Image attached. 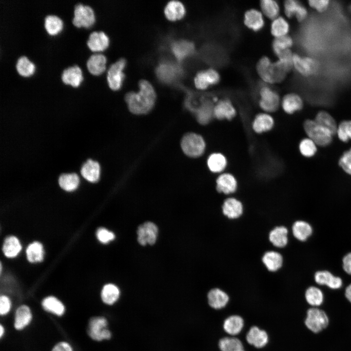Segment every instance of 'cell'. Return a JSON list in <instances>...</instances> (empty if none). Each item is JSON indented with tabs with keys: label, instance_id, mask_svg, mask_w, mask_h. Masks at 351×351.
Wrapping results in <instances>:
<instances>
[{
	"label": "cell",
	"instance_id": "obj_1",
	"mask_svg": "<svg viewBox=\"0 0 351 351\" xmlns=\"http://www.w3.org/2000/svg\"><path fill=\"white\" fill-rule=\"evenodd\" d=\"M138 92H131L125 97V100L129 109L136 115L145 114L149 112L154 105L156 94L153 86L146 80L139 82Z\"/></svg>",
	"mask_w": 351,
	"mask_h": 351
},
{
	"label": "cell",
	"instance_id": "obj_2",
	"mask_svg": "<svg viewBox=\"0 0 351 351\" xmlns=\"http://www.w3.org/2000/svg\"><path fill=\"white\" fill-rule=\"evenodd\" d=\"M330 318L327 312L320 307H310L307 311L304 324L308 330L318 334L329 326Z\"/></svg>",
	"mask_w": 351,
	"mask_h": 351
},
{
	"label": "cell",
	"instance_id": "obj_3",
	"mask_svg": "<svg viewBox=\"0 0 351 351\" xmlns=\"http://www.w3.org/2000/svg\"><path fill=\"white\" fill-rule=\"evenodd\" d=\"M247 345L257 350L265 348L269 344L268 332L257 325H252L247 331L238 336Z\"/></svg>",
	"mask_w": 351,
	"mask_h": 351
},
{
	"label": "cell",
	"instance_id": "obj_4",
	"mask_svg": "<svg viewBox=\"0 0 351 351\" xmlns=\"http://www.w3.org/2000/svg\"><path fill=\"white\" fill-rule=\"evenodd\" d=\"M96 22V16L91 6L81 3H77L74 8L72 22L78 28H90Z\"/></svg>",
	"mask_w": 351,
	"mask_h": 351
},
{
	"label": "cell",
	"instance_id": "obj_5",
	"mask_svg": "<svg viewBox=\"0 0 351 351\" xmlns=\"http://www.w3.org/2000/svg\"><path fill=\"white\" fill-rule=\"evenodd\" d=\"M304 130L310 138L315 144L325 146L332 141V135L328 129L318 124L315 120L308 119L304 124Z\"/></svg>",
	"mask_w": 351,
	"mask_h": 351
},
{
	"label": "cell",
	"instance_id": "obj_6",
	"mask_svg": "<svg viewBox=\"0 0 351 351\" xmlns=\"http://www.w3.org/2000/svg\"><path fill=\"white\" fill-rule=\"evenodd\" d=\"M181 146L183 152L192 157L201 156L206 149V143L202 136L193 133L187 134L183 136Z\"/></svg>",
	"mask_w": 351,
	"mask_h": 351
},
{
	"label": "cell",
	"instance_id": "obj_7",
	"mask_svg": "<svg viewBox=\"0 0 351 351\" xmlns=\"http://www.w3.org/2000/svg\"><path fill=\"white\" fill-rule=\"evenodd\" d=\"M125 65V59L120 58L109 67L106 73V81L111 89L117 90L121 87L125 77L123 70Z\"/></svg>",
	"mask_w": 351,
	"mask_h": 351
},
{
	"label": "cell",
	"instance_id": "obj_8",
	"mask_svg": "<svg viewBox=\"0 0 351 351\" xmlns=\"http://www.w3.org/2000/svg\"><path fill=\"white\" fill-rule=\"evenodd\" d=\"M231 300L230 296L225 290L214 287L210 289L206 295V301L208 306L215 311L225 309Z\"/></svg>",
	"mask_w": 351,
	"mask_h": 351
},
{
	"label": "cell",
	"instance_id": "obj_9",
	"mask_svg": "<svg viewBox=\"0 0 351 351\" xmlns=\"http://www.w3.org/2000/svg\"><path fill=\"white\" fill-rule=\"evenodd\" d=\"M107 321L103 317L92 318L89 323L88 333L90 337L96 341L109 339L111 337L110 331L107 329Z\"/></svg>",
	"mask_w": 351,
	"mask_h": 351
},
{
	"label": "cell",
	"instance_id": "obj_10",
	"mask_svg": "<svg viewBox=\"0 0 351 351\" xmlns=\"http://www.w3.org/2000/svg\"><path fill=\"white\" fill-rule=\"evenodd\" d=\"M260 99L259 105L260 108L268 113L276 111L280 104L278 94L268 86H262L259 91Z\"/></svg>",
	"mask_w": 351,
	"mask_h": 351
},
{
	"label": "cell",
	"instance_id": "obj_11",
	"mask_svg": "<svg viewBox=\"0 0 351 351\" xmlns=\"http://www.w3.org/2000/svg\"><path fill=\"white\" fill-rule=\"evenodd\" d=\"M222 327L226 335L238 337L245 330V321L243 317L240 314H231L224 318Z\"/></svg>",
	"mask_w": 351,
	"mask_h": 351
},
{
	"label": "cell",
	"instance_id": "obj_12",
	"mask_svg": "<svg viewBox=\"0 0 351 351\" xmlns=\"http://www.w3.org/2000/svg\"><path fill=\"white\" fill-rule=\"evenodd\" d=\"M109 44V36L101 30L91 32L86 41L87 47L93 53L104 51L108 48Z\"/></svg>",
	"mask_w": 351,
	"mask_h": 351
},
{
	"label": "cell",
	"instance_id": "obj_13",
	"mask_svg": "<svg viewBox=\"0 0 351 351\" xmlns=\"http://www.w3.org/2000/svg\"><path fill=\"white\" fill-rule=\"evenodd\" d=\"M293 65L299 73L305 77L315 74L318 69L315 60L310 57H302L296 54L293 55Z\"/></svg>",
	"mask_w": 351,
	"mask_h": 351
},
{
	"label": "cell",
	"instance_id": "obj_14",
	"mask_svg": "<svg viewBox=\"0 0 351 351\" xmlns=\"http://www.w3.org/2000/svg\"><path fill=\"white\" fill-rule=\"evenodd\" d=\"M159 79L165 83H170L178 78L181 74V69L176 64L164 61L161 62L156 69Z\"/></svg>",
	"mask_w": 351,
	"mask_h": 351
},
{
	"label": "cell",
	"instance_id": "obj_15",
	"mask_svg": "<svg viewBox=\"0 0 351 351\" xmlns=\"http://www.w3.org/2000/svg\"><path fill=\"white\" fill-rule=\"evenodd\" d=\"M107 58L101 53H93L86 62V68L91 75L98 76L103 74L106 69Z\"/></svg>",
	"mask_w": 351,
	"mask_h": 351
},
{
	"label": "cell",
	"instance_id": "obj_16",
	"mask_svg": "<svg viewBox=\"0 0 351 351\" xmlns=\"http://www.w3.org/2000/svg\"><path fill=\"white\" fill-rule=\"evenodd\" d=\"M157 233V226L154 223L146 222L138 227L137 240L143 246L147 243L153 245L156 241Z\"/></svg>",
	"mask_w": 351,
	"mask_h": 351
},
{
	"label": "cell",
	"instance_id": "obj_17",
	"mask_svg": "<svg viewBox=\"0 0 351 351\" xmlns=\"http://www.w3.org/2000/svg\"><path fill=\"white\" fill-rule=\"evenodd\" d=\"M221 209L223 215L229 219H238L242 215L244 212L241 201L233 197L224 200Z\"/></svg>",
	"mask_w": 351,
	"mask_h": 351
},
{
	"label": "cell",
	"instance_id": "obj_18",
	"mask_svg": "<svg viewBox=\"0 0 351 351\" xmlns=\"http://www.w3.org/2000/svg\"><path fill=\"white\" fill-rule=\"evenodd\" d=\"M238 187L235 176L229 173H223L216 179V190L224 195H230L236 192Z\"/></svg>",
	"mask_w": 351,
	"mask_h": 351
},
{
	"label": "cell",
	"instance_id": "obj_19",
	"mask_svg": "<svg viewBox=\"0 0 351 351\" xmlns=\"http://www.w3.org/2000/svg\"><path fill=\"white\" fill-rule=\"evenodd\" d=\"M219 80L218 73L213 69H209L198 72L195 78L194 82L197 89L204 90L217 84Z\"/></svg>",
	"mask_w": 351,
	"mask_h": 351
},
{
	"label": "cell",
	"instance_id": "obj_20",
	"mask_svg": "<svg viewBox=\"0 0 351 351\" xmlns=\"http://www.w3.org/2000/svg\"><path fill=\"white\" fill-rule=\"evenodd\" d=\"M60 78L63 84L73 88L78 87L83 80L82 71L77 65L70 66L64 69Z\"/></svg>",
	"mask_w": 351,
	"mask_h": 351
},
{
	"label": "cell",
	"instance_id": "obj_21",
	"mask_svg": "<svg viewBox=\"0 0 351 351\" xmlns=\"http://www.w3.org/2000/svg\"><path fill=\"white\" fill-rule=\"evenodd\" d=\"M236 114V111L231 101L228 99L219 100L214 105V116L218 120H231Z\"/></svg>",
	"mask_w": 351,
	"mask_h": 351
},
{
	"label": "cell",
	"instance_id": "obj_22",
	"mask_svg": "<svg viewBox=\"0 0 351 351\" xmlns=\"http://www.w3.org/2000/svg\"><path fill=\"white\" fill-rule=\"evenodd\" d=\"M261 261L267 271L274 273L278 271L282 267L283 257L279 252L268 251L262 255Z\"/></svg>",
	"mask_w": 351,
	"mask_h": 351
},
{
	"label": "cell",
	"instance_id": "obj_23",
	"mask_svg": "<svg viewBox=\"0 0 351 351\" xmlns=\"http://www.w3.org/2000/svg\"><path fill=\"white\" fill-rule=\"evenodd\" d=\"M274 125V120L272 116L267 113L257 115L252 124L253 131L257 134H262L272 130Z\"/></svg>",
	"mask_w": 351,
	"mask_h": 351
},
{
	"label": "cell",
	"instance_id": "obj_24",
	"mask_svg": "<svg viewBox=\"0 0 351 351\" xmlns=\"http://www.w3.org/2000/svg\"><path fill=\"white\" fill-rule=\"evenodd\" d=\"M284 10L286 15L288 18L295 16L299 22L304 20L308 16V11L306 7L297 0L285 1Z\"/></svg>",
	"mask_w": 351,
	"mask_h": 351
},
{
	"label": "cell",
	"instance_id": "obj_25",
	"mask_svg": "<svg viewBox=\"0 0 351 351\" xmlns=\"http://www.w3.org/2000/svg\"><path fill=\"white\" fill-rule=\"evenodd\" d=\"M315 282L320 285H326L332 290H337L342 286V280L327 271L317 272L314 275Z\"/></svg>",
	"mask_w": 351,
	"mask_h": 351
},
{
	"label": "cell",
	"instance_id": "obj_26",
	"mask_svg": "<svg viewBox=\"0 0 351 351\" xmlns=\"http://www.w3.org/2000/svg\"><path fill=\"white\" fill-rule=\"evenodd\" d=\"M219 351H247L244 342L238 337L225 335L218 342Z\"/></svg>",
	"mask_w": 351,
	"mask_h": 351
},
{
	"label": "cell",
	"instance_id": "obj_27",
	"mask_svg": "<svg viewBox=\"0 0 351 351\" xmlns=\"http://www.w3.org/2000/svg\"><path fill=\"white\" fill-rule=\"evenodd\" d=\"M288 230L286 227L275 226L269 233V241L276 248H284L288 242Z\"/></svg>",
	"mask_w": 351,
	"mask_h": 351
},
{
	"label": "cell",
	"instance_id": "obj_28",
	"mask_svg": "<svg viewBox=\"0 0 351 351\" xmlns=\"http://www.w3.org/2000/svg\"><path fill=\"white\" fill-rule=\"evenodd\" d=\"M281 105L283 110L286 113L292 114L302 109L303 103L299 95L294 93H290L283 97Z\"/></svg>",
	"mask_w": 351,
	"mask_h": 351
},
{
	"label": "cell",
	"instance_id": "obj_29",
	"mask_svg": "<svg viewBox=\"0 0 351 351\" xmlns=\"http://www.w3.org/2000/svg\"><path fill=\"white\" fill-rule=\"evenodd\" d=\"M227 159L222 153L215 152L208 157L207 164L209 170L214 174L223 172L227 166Z\"/></svg>",
	"mask_w": 351,
	"mask_h": 351
},
{
	"label": "cell",
	"instance_id": "obj_30",
	"mask_svg": "<svg viewBox=\"0 0 351 351\" xmlns=\"http://www.w3.org/2000/svg\"><path fill=\"white\" fill-rule=\"evenodd\" d=\"M244 23L254 31H260L264 26V20L261 13L257 10L251 9L244 15Z\"/></svg>",
	"mask_w": 351,
	"mask_h": 351
},
{
	"label": "cell",
	"instance_id": "obj_31",
	"mask_svg": "<svg viewBox=\"0 0 351 351\" xmlns=\"http://www.w3.org/2000/svg\"><path fill=\"white\" fill-rule=\"evenodd\" d=\"M100 171V166L98 162L88 159L82 166L80 173L88 181L96 182L99 178Z\"/></svg>",
	"mask_w": 351,
	"mask_h": 351
},
{
	"label": "cell",
	"instance_id": "obj_32",
	"mask_svg": "<svg viewBox=\"0 0 351 351\" xmlns=\"http://www.w3.org/2000/svg\"><path fill=\"white\" fill-rule=\"evenodd\" d=\"M214 106L209 101H205L199 107L195 109V116L197 121L202 125L208 124L214 116Z\"/></svg>",
	"mask_w": 351,
	"mask_h": 351
},
{
	"label": "cell",
	"instance_id": "obj_33",
	"mask_svg": "<svg viewBox=\"0 0 351 351\" xmlns=\"http://www.w3.org/2000/svg\"><path fill=\"white\" fill-rule=\"evenodd\" d=\"M304 297L310 307H320L325 300L323 292L315 286H310L305 290Z\"/></svg>",
	"mask_w": 351,
	"mask_h": 351
},
{
	"label": "cell",
	"instance_id": "obj_34",
	"mask_svg": "<svg viewBox=\"0 0 351 351\" xmlns=\"http://www.w3.org/2000/svg\"><path fill=\"white\" fill-rule=\"evenodd\" d=\"M172 50L176 58L181 60L193 53L195 46L190 41L180 40L172 44Z\"/></svg>",
	"mask_w": 351,
	"mask_h": 351
},
{
	"label": "cell",
	"instance_id": "obj_35",
	"mask_svg": "<svg viewBox=\"0 0 351 351\" xmlns=\"http://www.w3.org/2000/svg\"><path fill=\"white\" fill-rule=\"evenodd\" d=\"M44 28L50 36H54L63 29V22L62 19L56 15H48L44 18Z\"/></svg>",
	"mask_w": 351,
	"mask_h": 351
},
{
	"label": "cell",
	"instance_id": "obj_36",
	"mask_svg": "<svg viewBox=\"0 0 351 351\" xmlns=\"http://www.w3.org/2000/svg\"><path fill=\"white\" fill-rule=\"evenodd\" d=\"M15 69L20 76L28 78L35 73L36 66L26 56H21L16 61Z\"/></svg>",
	"mask_w": 351,
	"mask_h": 351
},
{
	"label": "cell",
	"instance_id": "obj_37",
	"mask_svg": "<svg viewBox=\"0 0 351 351\" xmlns=\"http://www.w3.org/2000/svg\"><path fill=\"white\" fill-rule=\"evenodd\" d=\"M32 319V314L29 308L26 305L19 307L16 312L14 327L20 330L27 326Z\"/></svg>",
	"mask_w": 351,
	"mask_h": 351
},
{
	"label": "cell",
	"instance_id": "obj_38",
	"mask_svg": "<svg viewBox=\"0 0 351 351\" xmlns=\"http://www.w3.org/2000/svg\"><path fill=\"white\" fill-rule=\"evenodd\" d=\"M167 18L171 20L181 19L185 14V8L180 1L172 0L168 2L164 9Z\"/></svg>",
	"mask_w": 351,
	"mask_h": 351
},
{
	"label": "cell",
	"instance_id": "obj_39",
	"mask_svg": "<svg viewBox=\"0 0 351 351\" xmlns=\"http://www.w3.org/2000/svg\"><path fill=\"white\" fill-rule=\"evenodd\" d=\"M292 232L295 238L299 241H304L311 235L312 228L308 223L298 220L293 224Z\"/></svg>",
	"mask_w": 351,
	"mask_h": 351
},
{
	"label": "cell",
	"instance_id": "obj_40",
	"mask_svg": "<svg viewBox=\"0 0 351 351\" xmlns=\"http://www.w3.org/2000/svg\"><path fill=\"white\" fill-rule=\"evenodd\" d=\"M21 250V245L16 237L10 236L5 239L2 251L6 257H14L19 254Z\"/></svg>",
	"mask_w": 351,
	"mask_h": 351
},
{
	"label": "cell",
	"instance_id": "obj_41",
	"mask_svg": "<svg viewBox=\"0 0 351 351\" xmlns=\"http://www.w3.org/2000/svg\"><path fill=\"white\" fill-rule=\"evenodd\" d=\"M120 291L118 287L112 284H108L103 287L101 296L103 302L108 305L114 304L118 299Z\"/></svg>",
	"mask_w": 351,
	"mask_h": 351
},
{
	"label": "cell",
	"instance_id": "obj_42",
	"mask_svg": "<svg viewBox=\"0 0 351 351\" xmlns=\"http://www.w3.org/2000/svg\"><path fill=\"white\" fill-rule=\"evenodd\" d=\"M42 305L45 310L56 315L61 316L65 311L63 304L54 296H48L43 299Z\"/></svg>",
	"mask_w": 351,
	"mask_h": 351
},
{
	"label": "cell",
	"instance_id": "obj_43",
	"mask_svg": "<svg viewBox=\"0 0 351 351\" xmlns=\"http://www.w3.org/2000/svg\"><path fill=\"white\" fill-rule=\"evenodd\" d=\"M315 121L329 130L332 135L337 132V127L334 118L327 112L320 111L316 115Z\"/></svg>",
	"mask_w": 351,
	"mask_h": 351
},
{
	"label": "cell",
	"instance_id": "obj_44",
	"mask_svg": "<svg viewBox=\"0 0 351 351\" xmlns=\"http://www.w3.org/2000/svg\"><path fill=\"white\" fill-rule=\"evenodd\" d=\"M79 182V177L75 173L62 174L58 179L60 187L64 190L68 192L76 189L78 187Z\"/></svg>",
	"mask_w": 351,
	"mask_h": 351
},
{
	"label": "cell",
	"instance_id": "obj_45",
	"mask_svg": "<svg viewBox=\"0 0 351 351\" xmlns=\"http://www.w3.org/2000/svg\"><path fill=\"white\" fill-rule=\"evenodd\" d=\"M289 31V24L283 17H278L273 20L271 28L272 35L276 38L286 36Z\"/></svg>",
	"mask_w": 351,
	"mask_h": 351
},
{
	"label": "cell",
	"instance_id": "obj_46",
	"mask_svg": "<svg viewBox=\"0 0 351 351\" xmlns=\"http://www.w3.org/2000/svg\"><path fill=\"white\" fill-rule=\"evenodd\" d=\"M28 260L32 263L41 261L43 259V250L41 243L34 242L28 245L26 250Z\"/></svg>",
	"mask_w": 351,
	"mask_h": 351
},
{
	"label": "cell",
	"instance_id": "obj_47",
	"mask_svg": "<svg viewBox=\"0 0 351 351\" xmlns=\"http://www.w3.org/2000/svg\"><path fill=\"white\" fill-rule=\"evenodd\" d=\"M272 62L266 57L262 58L257 62V71L260 78L265 82L272 83L270 71Z\"/></svg>",
	"mask_w": 351,
	"mask_h": 351
},
{
	"label": "cell",
	"instance_id": "obj_48",
	"mask_svg": "<svg viewBox=\"0 0 351 351\" xmlns=\"http://www.w3.org/2000/svg\"><path fill=\"white\" fill-rule=\"evenodd\" d=\"M292 45V38L286 35L276 38L273 42L272 47L273 52L278 57L283 51L290 49Z\"/></svg>",
	"mask_w": 351,
	"mask_h": 351
},
{
	"label": "cell",
	"instance_id": "obj_49",
	"mask_svg": "<svg viewBox=\"0 0 351 351\" xmlns=\"http://www.w3.org/2000/svg\"><path fill=\"white\" fill-rule=\"evenodd\" d=\"M260 6L263 13L268 18L275 19L279 13V6L276 1L273 0H263L260 2Z\"/></svg>",
	"mask_w": 351,
	"mask_h": 351
},
{
	"label": "cell",
	"instance_id": "obj_50",
	"mask_svg": "<svg viewBox=\"0 0 351 351\" xmlns=\"http://www.w3.org/2000/svg\"><path fill=\"white\" fill-rule=\"evenodd\" d=\"M287 72L278 61L272 63L271 67V78L272 83L280 82L285 78Z\"/></svg>",
	"mask_w": 351,
	"mask_h": 351
},
{
	"label": "cell",
	"instance_id": "obj_51",
	"mask_svg": "<svg viewBox=\"0 0 351 351\" xmlns=\"http://www.w3.org/2000/svg\"><path fill=\"white\" fill-rule=\"evenodd\" d=\"M299 148L301 154L306 157L313 156L316 152L315 143L310 138L302 140Z\"/></svg>",
	"mask_w": 351,
	"mask_h": 351
},
{
	"label": "cell",
	"instance_id": "obj_52",
	"mask_svg": "<svg viewBox=\"0 0 351 351\" xmlns=\"http://www.w3.org/2000/svg\"><path fill=\"white\" fill-rule=\"evenodd\" d=\"M293 55L292 51L290 49H288L282 52L278 56V62L287 73L291 71L293 67Z\"/></svg>",
	"mask_w": 351,
	"mask_h": 351
},
{
	"label": "cell",
	"instance_id": "obj_53",
	"mask_svg": "<svg viewBox=\"0 0 351 351\" xmlns=\"http://www.w3.org/2000/svg\"><path fill=\"white\" fill-rule=\"evenodd\" d=\"M336 133L339 138L343 142H347L351 139V121H342L337 128Z\"/></svg>",
	"mask_w": 351,
	"mask_h": 351
},
{
	"label": "cell",
	"instance_id": "obj_54",
	"mask_svg": "<svg viewBox=\"0 0 351 351\" xmlns=\"http://www.w3.org/2000/svg\"><path fill=\"white\" fill-rule=\"evenodd\" d=\"M339 164L347 173L351 175V148L343 154L339 159Z\"/></svg>",
	"mask_w": 351,
	"mask_h": 351
},
{
	"label": "cell",
	"instance_id": "obj_55",
	"mask_svg": "<svg viewBox=\"0 0 351 351\" xmlns=\"http://www.w3.org/2000/svg\"><path fill=\"white\" fill-rule=\"evenodd\" d=\"M97 235L98 240L104 244L108 243L115 238L113 233L102 228L98 230Z\"/></svg>",
	"mask_w": 351,
	"mask_h": 351
},
{
	"label": "cell",
	"instance_id": "obj_56",
	"mask_svg": "<svg viewBox=\"0 0 351 351\" xmlns=\"http://www.w3.org/2000/svg\"><path fill=\"white\" fill-rule=\"evenodd\" d=\"M309 5L318 12L326 11L329 5L328 0H310L308 1Z\"/></svg>",
	"mask_w": 351,
	"mask_h": 351
},
{
	"label": "cell",
	"instance_id": "obj_57",
	"mask_svg": "<svg viewBox=\"0 0 351 351\" xmlns=\"http://www.w3.org/2000/svg\"><path fill=\"white\" fill-rule=\"evenodd\" d=\"M11 308V302L8 297L1 295L0 297V313L1 315L6 314Z\"/></svg>",
	"mask_w": 351,
	"mask_h": 351
},
{
	"label": "cell",
	"instance_id": "obj_58",
	"mask_svg": "<svg viewBox=\"0 0 351 351\" xmlns=\"http://www.w3.org/2000/svg\"><path fill=\"white\" fill-rule=\"evenodd\" d=\"M343 267L347 273L351 275V253L348 254L344 257Z\"/></svg>",
	"mask_w": 351,
	"mask_h": 351
},
{
	"label": "cell",
	"instance_id": "obj_59",
	"mask_svg": "<svg viewBox=\"0 0 351 351\" xmlns=\"http://www.w3.org/2000/svg\"><path fill=\"white\" fill-rule=\"evenodd\" d=\"M52 351H73L71 346L66 342L58 343L52 349Z\"/></svg>",
	"mask_w": 351,
	"mask_h": 351
},
{
	"label": "cell",
	"instance_id": "obj_60",
	"mask_svg": "<svg viewBox=\"0 0 351 351\" xmlns=\"http://www.w3.org/2000/svg\"><path fill=\"white\" fill-rule=\"evenodd\" d=\"M344 296L346 300L351 304V284L346 288L344 292Z\"/></svg>",
	"mask_w": 351,
	"mask_h": 351
},
{
	"label": "cell",
	"instance_id": "obj_61",
	"mask_svg": "<svg viewBox=\"0 0 351 351\" xmlns=\"http://www.w3.org/2000/svg\"><path fill=\"white\" fill-rule=\"evenodd\" d=\"M4 330L1 325L0 326V336L1 337L4 333Z\"/></svg>",
	"mask_w": 351,
	"mask_h": 351
},
{
	"label": "cell",
	"instance_id": "obj_62",
	"mask_svg": "<svg viewBox=\"0 0 351 351\" xmlns=\"http://www.w3.org/2000/svg\"><path fill=\"white\" fill-rule=\"evenodd\" d=\"M350 9H351V7H350Z\"/></svg>",
	"mask_w": 351,
	"mask_h": 351
}]
</instances>
